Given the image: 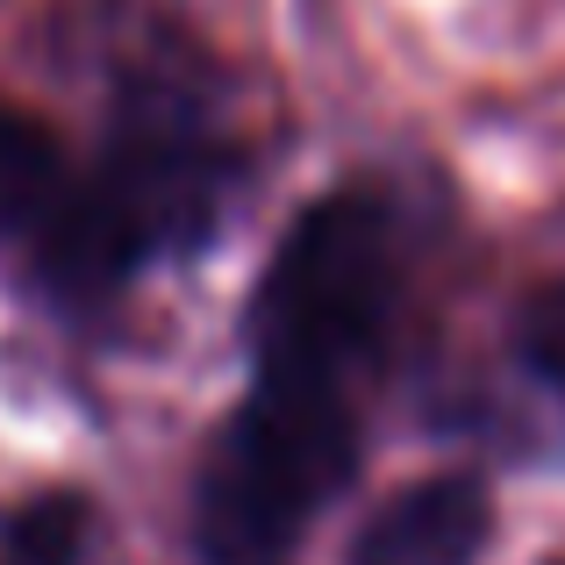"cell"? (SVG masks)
<instances>
[{"mask_svg":"<svg viewBox=\"0 0 565 565\" xmlns=\"http://www.w3.org/2000/svg\"><path fill=\"white\" fill-rule=\"evenodd\" d=\"M72 186L79 180L65 172V151L51 143V129L0 100V236L36 250L43 236L57 230Z\"/></svg>","mask_w":565,"mask_h":565,"instance_id":"4","label":"cell"},{"mask_svg":"<svg viewBox=\"0 0 565 565\" xmlns=\"http://www.w3.org/2000/svg\"><path fill=\"white\" fill-rule=\"evenodd\" d=\"M494 530V501L472 472H437L394 494L351 544V565H472Z\"/></svg>","mask_w":565,"mask_h":565,"instance_id":"3","label":"cell"},{"mask_svg":"<svg viewBox=\"0 0 565 565\" xmlns=\"http://www.w3.org/2000/svg\"><path fill=\"white\" fill-rule=\"evenodd\" d=\"M515 337H523V359L537 365V380L565 401V279H552V287L530 294Z\"/></svg>","mask_w":565,"mask_h":565,"instance_id":"6","label":"cell"},{"mask_svg":"<svg viewBox=\"0 0 565 565\" xmlns=\"http://www.w3.org/2000/svg\"><path fill=\"white\" fill-rule=\"evenodd\" d=\"M351 466H359L351 386L258 365L244 408L222 423L201 466V501H193L201 558L287 565L316 509L351 480Z\"/></svg>","mask_w":565,"mask_h":565,"instance_id":"1","label":"cell"},{"mask_svg":"<svg viewBox=\"0 0 565 565\" xmlns=\"http://www.w3.org/2000/svg\"><path fill=\"white\" fill-rule=\"evenodd\" d=\"M394 308V215L380 193L337 186L294 215L250 301L258 365L344 380Z\"/></svg>","mask_w":565,"mask_h":565,"instance_id":"2","label":"cell"},{"mask_svg":"<svg viewBox=\"0 0 565 565\" xmlns=\"http://www.w3.org/2000/svg\"><path fill=\"white\" fill-rule=\"evenodd\" d=\"M79 537H86V509L79 501H29L22 515L0 523V544H8L14 565H72L79 558Z\"/></svg>","mask_w":565,"mask_h":565,"instance_id":"5","label":"cell"},{"mask_svg":"<svg viewBox=\"0 0 565 565\" xmlns=\"http://www.w3.org/2000/svg\"><path fill=\"white\" fill-rule=\"evenodd\" d=\"M558 565H565V558H558Z\"/></svg>","mask_w":565,"mask_h":565,"instance_id":"7","label":"cell"}]
</instances>
